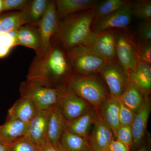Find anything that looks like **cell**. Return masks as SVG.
<instances>
[{"instance_id":"1","label":"cell","mask_w":151,"mask_h":151,"mask_svg":"<svg viewBox=\"0 0 151 151\" xmlns=\"http://www.w3.org/2000/svg\"><path fill=\"white\" fill-rule=\"evenodd\" d=\"M71 73L65 50L58 41L54 39L44 56H35L33 60L27 80L55 88L65 84L66 78Z\"/></svg>"},{"instance_id":"2","label":"cell","mask_w":151,"mask_h":151,"mask_svg":"<svg viewBox=\"0 0 151 151\" xmlns=\"http://www.w3.org/2000/svg\"><path fill=\"white\" fill-rule=\"evenodd\" d=\"M93 19L92 9L70 14L59 21L53 40L58 41L65 50L82 45L92 32Z\"/></svg>"},{"instance_id":"3","label":"cell","mask_w":151,"mask_h":151,"mask_svg":"<svg viewBox=\"0 0 151 151\" xmlns=\"http://www.w3.org/2000/svg\"><path fill=\"white\" fill-rule=\"evenodd\" d=\"M65 84L76 94L92 106L97 113L108 95L105 87L98 78L92 75H76L71 73Z\"/></svg>"},{"instance_id":"4","label":"cell","mask_w":151,"mask_h":151,"mask_svg":"<svg viewBox=\"0 0 151 151\" xmlns=\"http://www.w3.org/2000/svg\"><path fill=\"white\" fill-rule=\"evenodd\" d=\"M65 54L72 74L92 75L99 72L110 60L103 58L91 49L80 45L65 50Z\"/></svg>"},{"instance_id":"5","label":"cell","mask_w":151,"mask_h":151,"mask_svg":"<svg viewBox=\"0 0 151 151\" xmlns=\"http://www.w3.org/2000/svg\"><path fill=\"white\" fill-rule=\"evenodd\" d=\"M58 93L57 105L66 122L73 121L93 108L89 103L78 97L66 84L55 87Z\"/></svg>"},{"instance_id":"6","label":"cell","mask_w":151,"mask_h":151,"mask_svg":"<svg viewBox=\"0 0 151 151\" xmlns=\"http://www.w3.org/2000/svg\"><path fill=\"white\" fill-rule=\"evenodd\" d=\"M20 97L32 100L38 110H47L57 104L58 99L57 89L44 86L35 81H26L20 83Z\"/></svg>"},{"instance_id":"7","label":"cell","mask_w":151,"mask_h":151,"mask_svg":"<svg viewBox=\"0 0 151 151\" xmlns=\"http://www.w3.org/2000/svg\"><path fill=\"white\" fill-rule=\"evenodd\" d=\"M117 38L113 29L103 31H92L86 42V45L97 54L109 60L116 61Z\"/></svg>"},{"instance_id":"8","label":"cell","mask_w":151,"mask_h":151,"mask_svg":"<svg viewBox=\"0 0 151 151\" xmlns=\"http://www.w3.org/2000/svg\"><path fill=\"white\" fill-rule=\"evenodd\" d=\"M59 24L55 1H50L46 12L38 26L40 46L39 53L36 57H42L46 53L52 41L56 35Z\"/></svg>"},{"instance_id":"9","label":"cell","mask_w":151,"mask_h":151,"mask_svg":"<svg viewBox=\"0 0 151 151\" xmlns=\"http://www.w3.org/2000/svg\"><path fill=\"white\" fill-rule=\"evenodd\" d=\"M99 73L108 85L110 94L120 97L126 89L129 76L126 71L116 61H108Z\"/></svg>"},{"instance_id":"10","label":"cell","mask_w":151,"mask_h":151,"mask_svg":"<svg viewBox=\"0 0 151 151\" xmlns=\"http://www.w3.org/2000/svg\"><path fill=\"white\" fill-rule=\"evenodd\" d=\"M132 3H130L126 6L107 16L93 21L92 25H93V30L92 31H103L114 28L127 27L132 21Z\"/></svg>"},{"instance_id":"11","label":"cell","mask_w":151,"mask_h":151,"mask_svg":"<svg viewBox=\"0 0 151 151\" xmlns=\"http://www.w3.org/2000/svg\"><path fill=\"white\" fill-rule=\"evenodd\" d=\"M88 139L93 151H108L110 143L115 139L112 131L99 113Z\"/></svg>"},{"instance_id":"12","label":"cell","mask_w":151,"mask_h":151,"mask_svg":"<svg viewBox=\"0 0 151 151\" xmlns=\"http://www.w3.org/2000/svg\"><path fill=\"white\" fill-rule=\"evenodd\" d=\"M151 103L148 95L145 96L140 108L136 113L132 128V147H139L142 145L145 134L147 124L151 111Z\"/></svg>"},{"instance_id":"13","label":"cell","mask_w":151,"mask_h":151,"mask_svg":"<svg viewBox=\"0 0 151 151\" xmlns=\"http://www.w3.org/2000/svg\"><path fill=\"white\" fill-rule=\"evenodd\" d=\"M50 109L38 110L28 124L27 133L25 137L37 148L47 140V120Z\"/></svg>"},{"instance_id":"14","label":"cell","mask_w":151,"mask_h":151,"mask_svg":"<svg viewBox=\"0 0 151 151\" xmlns=\"http://www.w3.org/2000/svg\"><path fill=\"white\" fill-rule=\"evenodd\" d=\"M28 124L17 119L7 118L4 124L0 126V143L10 146L24 137Z\"/></svg>"},{"instance_id":"15","label":"cell","mask_w":151,"mask_h":151,"mask_svg":"<svg viewBox=\"0 0 151 151\" xmlns=\"http://www.w3.org/2000/svg\"><path fill=\"white\" fill-rule=\"evenodd\" d=\"M116 55L119 64L129 75L134 68L138 59L134 46L129 39L123 35L117 39Z\"/></svg>"},{"instance_id":"16","label":"cell","mask_w":151,"mask_h":151,"mask_svg":"<svg viewBox=\"0 0 151 151\" xmlns=\"http://www.w3.org/2000/svg\"><path fill=\"white\" fill-rule=\"evenodd\" d=\"M66 121L57 104L50 109L47 125V140L55 145H59L64 132Z\"/></svg>"},{"instance_id":"17","label":"cell","mask_w":151,"mask_h":151,"mask_svg":"<svg viewBox=\"0 0 151 151\" xmlns=\"http://www.w3.org/2000/svg\"><path fill=\"white\" fill-rule=\"evenodd\" d=\"M119 98L109 94L102 103L99 111L101 119L113 132L114 137L120 126Z\"/></svg>"},{"instance_id":"18","label":"cell","mask_w":151,"mask_h":151,"mask_svg":"<svg viewBox=\"0 0 151 151\" xmlns=\"http://www.w3.org/2000/svg\"><path fill=\"white\" fill-rule=\"evenodd\" d=\"M36 105L33 102L25 97H20L8 111L9 119H17L28 124L37 113Z\"/></svg>"},{"instance_id":"19","label":"cell","mask_w":151,"mask_h":151,"mask_svg":"<svg viewBox=\"0 0 151 151\" xmlns=\"http://www.w3.org/2000/svg\"><path fill=\"white\" fill-rule=\"evenodd\" d=\"M55 1L59 21L72 14L91 9L99 2L97 0H56Z\"/></svg>"},{"instance_id":"20","label":"cell","mask_w":151,"mask_h":151,"mask_svg":"<svg viewBox=\"0 0 151 151\" xmlns=\"http://www.w3.org/2000/svg\"><path fill=\"white\" fill-rule=\"evenodd\" d=\"M98 114L92 108L73 121L66 122L64 130L88 139Z\"/></svg>"},{"instance_id":"21","label":"cell","mask_w":151,"mask_h":151,"mask_svg":"<svg viewBox=\"0 0 151 151\" xmlns=\"http://www.w3.org/2000/svg\"><path fill=\"white\" fill-rule=\"evenodd\" d=\"M129 79L136 85L145 95L151 91L150 64L138 60L135 67L128 75Z\"/></svg>"},{"instance_id":"22","label":"cell","mask_w":151,"mask_h":151,"mask_svg":"<svg viewBox=\"0 0 151 151\" xmlns=\"http://www.w3.org/2000/svg\"><path fill=\"white\" fill-rule=\"evenodd\" d=\"M16 36L17 45L25 46L34 50L36 55L40 50V40L37 28L24 25L16 29Z\"/></svg>"},{"instance_id":"23","label":"cell","mask_w":151,"mask_h":151,"mask_svg":"<svg viewBox=\"0 0 151 151\" xmlns=\"http://www.w3.org/2000/svg\"><path fill=\"white\" fill-rule=\"evenodd\" d=\"M50 0H30L27 7L22 12L25 25L37 28L44 15L48 7Z\"/></svg>"},{"instance_id":"24","label":"cell","mask_w":151,"mask_h":151,"mask_svg":"<svg viewBox=\"0 0 151 151\" xmlns=\"http://www.w3.org/2000/svg\"><path fill=\"white\" fill-rule=\"evenodd\" d=\"M145 96L137 86L129 79L126 89L119 98L127 107L136 113L142 104Z\"/></svg>"},{"instance_id":"25","label":"cell","mask_w":151,"mask_h":151,"mask_svg":"<svg viewBox=\"0 0 151 151\" xmlns=\"http://www.w3.org/2000/svg\"><path fill=\"white\" fill-rule=\"evenodd\" d=\"M60 145L64 151H93L87 138L64 130Z\"/></svg>"},{"instance_id":"26","label":"cell","mask_w":151,"mask_h":151,"mask_svg":"<svg viewBox=\"0 0 151 151\" xmlns=\"http://www.w3.org/2000/svg\"><path fill=\"white\" fill-rule=\"evenodd\" d=\"M22 13L14 11L0 13V35L25 25Z\"/></svg>"},{"instance_id":"27","label":"cell","mask_w":151,"mask_h":151,"mask_svg":"<svg viewBox=\"0 0 151 151\" xmlns=\"http://www.w3.org/2000/svg\"><path fill=\"white\" fill-rule=\"evenodd\" d=\"M131 3L124 0H106L99 2L92 9L94 15L93 21L107 16Z\"/></svg>"},{"instance_id":"28","label":"cell","mask_w":151,"mask_h":151,"mask_svg":"<svg viewBox=\"0 0 151 151\" xmlns=\"http://www.w3.org/2000/svg\"><path fill=\"white\" fill-rule=\"evenodd\" d=\"M132 14L139 19L145 21L151 20V1L150 0H139L132 3L131 6Z\"/></svg>"},{"instance_id":"29","label":"cell","mask_w":151,"mask_h":151,"mask_svg":"<svg viewBox=\"0 0 151 151\" xmlns=\"http://www.w3.org/2000/svg\"><path fill=\"white\" fill-rule=\"evenodd\" d=\"M17 45L16 29L0 35V58L7 56Z\"/></svg>"},{"instance_id":"30","label":"cell","mask_w":151,"mask_h":151,"mask_svg":"<svg viewBox=\"0 0 151 151\" xmlns=\"http://www.w3.org/2000/svg\"><path fill=\"white\" fill-rule=\"evenodd\" d=\"M115 139L124 143L130 150L133 145L131 125H120L116 132Z\"/></svg>"},{"instance_id":"31","label":"cell","mask_w":151,"mask_h":151,"mask_svg":"<svg viewBox=\"0 0 151 151\" xmlns=\"http://www.w3.org/2000/svg\"><path fill=\"white\" fill-rule=\"evenodd\" d=\"M30 0H2V12L6 11L24 12Z\"/></svg>"},{"instance_id":"32","label":"cell","mask_w":151,"mask_h":151,"mask_svg":"<svg viewBox=\"0 0 151 151\" xmlns=\"http://www.w3.org/2000/svg\"><path fill=\"white\" fill-rule=\"evenodd\" d=\"M119 98V121L120 125H131L136 113L129 109Z\"/></svg>"},{"instance_id":"33","label":"cell","mask_w":151,"mask_h":151,"mask_svg":"<svg viewBox=\"0 0 151 151\" xmlns=\"http://www.w3.org/2000/svg\"><path fill=\"white\" fill-rule=\"evenodd\" d=\"M138 60L150 64L151 63V42H143L135 47Z\"/></svg>"},{"instance_id":"34","label":"cell","mask_w":151,"mask_h":151,"mask_svg":"<svg viewBox=\"0 0 151 151\" xmlns=\"http://www.w3.org/2000/svg\"><path fill=\"white\" fill-rule=\"evenodd\" d=\"M9 151H38L36 146L25 137L9 146Z\"/></svg>"},{"instance_id":"35","label":"cell","mask_w":151,"mask_h":151,"mask_svg":"<svg viewBox=\"0 0 151 151\" xmlns=\"http://www.w3.org/2000/svg\"><path fill=\"white\" fill-rule=\"evenodd\" d=\"M138 35L144 42H151V20L145 21V22L141 25L138 31Z\"/></svg>"},{"instance_id":"36","label":"cell","mask_w":151,"mask_h":151,"mask_svg":"<svg viewBox=\"0 0 151 151\" xmlns=\"http://www.w3.org/2000/svg\"><path fill=\"white\" fill-rule=\"evenodd\" d=\"M108 151H130V150L122 142L114 139L109 145Z\"/></svg>"},{"instance_id":"37","label":"cell","mask_w":151,"mask_h":151,"mask_svg":"<svg viewBox=\"0 0 151 151\" xmlns=\"http://www.w3.org/2000/svg\"><path fill=\"white\" fill-rule=\"evenodd\" d=\"M37 148L38 151H64L60 145H55L47 140Z\"/></svg>"},{"instance_id":"38","label":"cell","mask_w":151,"mask_h":151,"mask_svg":"<svg viewBox=\"0 0 151 151\" xmlns=\"http://www.w3.org/2000/svg\"><path fill=\"white\" fill-rule=\"evenodd\" d=\"M0 151H9V146L4 145L0 143Z\"/></svg>"},{"instance_id":"39","label":"cell","mask_w":151,"mask_h":151,"mask_svg":"<svg viewBox=\"0 0 151 151\" xmlns=\"http://www.w3.org/2000/svg\"><path fill=\"white\" fill-rule=\"evenodd\" d=\"M137 151H150L145 146H143L140 148Z\"/></svg>"},{"instance_id":"40","label":"cell","mask_w":151,"mask_h":151,"mask_svg":"<svg viewBox=\"0 0 151 151\" xmlns=\"http://www.w3.org/2000/svg\"><path fill=\"white\" fill-rule=\"evenodd\" d=\"M2 12V0H0V13Z\"/></svg>"}]
</instances>
